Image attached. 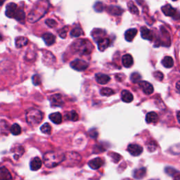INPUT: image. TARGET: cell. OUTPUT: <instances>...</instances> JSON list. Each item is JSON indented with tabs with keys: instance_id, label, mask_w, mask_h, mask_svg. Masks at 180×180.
<instances>
[{
	"instance_id": "obj_52",
	"label": "cell",
	"mask_w": 180,
	"mask_h": 180,
	"mask_svg": "<svg viewBox=\"0 0 180 180\" xmlns=\"http://www.w3.org/2000/svg\"><path fill=\"white\" fill-rule=\"evenodd\" d=\"M151 180H157V179H151Z\"/></svg>"
},
{
	"instance_id": "obj_15",
	"label": "cell",
	"mask_w": 180,
	"mask_h": 180,
	"mask_svg": "<svg viewBox=\"0 0 180 180\" xmlns=\"http://www.w3.org/2000/svg\"><path fill=\"white\" fill-rule=\"evenodd\" d=\"M42 165V162L41 159L38 157H35L32 159L30 166H31V169L32 171H37L41 168Z\"/></svg>"
},
{
	"instance_id": "obj_36",
	"label": "cell",
	"mask_w": 180,
	"mask_h": 180,
	"mask_svg": "<svg viewBox=\"0 0 180 180\" xmlns=\"http://www.w3.org/2000/svg\"><path fill=\"white\" fill-rule=\"evenodd\" d=\"M40 130L42 133L46 134H51L52 132V127L49 123H45L40 127Z\"/></svg>"
},
{
	"instance_id": "obj_46",
	"label": "cell",
	"mask_w": 180,
	"mask_h": 180,
	"mask_svg": "<svg viewBox=\"0 0 180 180\" xmlns=\"http://www.w3.org/2000/svg\"><path fill=\"white\" fill-rule=\"evenodd\" d=\"M89 136L92 137H97V132L96 130H94V132H89Z\"/></svg>"
},
{
	"instance_id": "obj_40",
	"label": "cell",
	"mask_w": 180,
	"mask_h": 180,
	"mask_svg": "<svg viewBox=\"0 0 180 180\" xmlns=\"http://www.w3.org/2000/svg\"><path fill=\"white\" fill-rule=\"evenodd\" d=\"M68 31V28L67 27H65V28H62L61 30H60L59 31V35L61 38H65L67 35V32Z\"/></svg>"
},
{
	"instance_id": "obj_19",
	"label": "cell",
	"mask_w": 180,
	"mask_h": 180,
	"mask_svg": "<svg viewBox=\"0 0 180 180\" xmlns=\"http://www.w3.org/2000/svg\"><path fill=\"white\" fill-rule=\"evenodd\" d=\"M122 65H123L124 67L125 68L131 67L134 64V60H133L132 56L130 54H128V53H127V54H125L122 58Z\"/></svg>"
},
{
	"instance_id": "obj_33",
	"label": "cell",
	"mask_w": 180,
	"mask_h": 180,
	"mask_svg": "<svg viewBox=\"0 0 180 180\" xmlns=\"http://www.w3.org/2000/svg\"><path fill=\"white\" fill-rule=\"evenodd\" d=\"M83 35V31L80 27H77V28H73L70 31V36L73 37H78L80 35Z\"/></svg>"
},
{
	"instance_id": "obj_10",
	"label": "cell",
	"mask_w": 180,
	"mask_h": 180,
	"mask_svg": "<svg viewBox=\"0 0 180 180\" xmlns=\"http://www.w3.org/2000/svg\"><path fill=\"white\" fill-rule=\"evenodd\" d=\"M104 160L101 158H94L88 163L89 166L93 170L99 169L101 167L104 166Z\"/></svg>"
},
{
	"instance_id": "obj_3",
	"label": "cell",
	"mask_w": 180,
	"mask_h": 180,
	"mask_svg": "<svg viewBox=\"0 0 180 180\" xmlns=\"http://www.w3.org/2000/svg\"><path fill=\"white\" fill-rule=\"evenodd\" d=\"M25 118L28 125L31 126H36L42 121L43 113L38 109H31L27 111Z\"/></svg>"
},
{
	"instance_id": "obj_29",
	"label": "cell",
	"mask_w": 180,
	"mask_h": 180,
	"mask_svg": "<svg viewBox=\"0 0 180 180\" xmlns=\"http://www.w3.org/2000/svg\"><path fill=\"white\" fill-rule=\"evenodd\" d=\"M109 12L114 16H120L122 14L123 10L122 9L121 7H113V6H110L109 8Z\"/></svg>"
},
{
	"instance_id": "obj_26",
	"label": "cell",
	"mask_w": 180,
	"mask_h": 180,
	"mask_svg": "<svg viewBox=\"0 0 180 180\" xmlns=\"http://www.w3.org/2000/svg\"><path fill=\"white\" fill-rule=\"evenodd\" d=\"M15 43H16V47L17 48H22L28 44V40L25 37H19L16 39Z\"/></svg>"
},
{
	"instance_id": "obj_6",
	"label": "cell",
	"mask_w": 180,
	"mask_h": 180,
	"mask_svg": "<svg viewBox=\"0 0 180 180\" xmlns=\"http://www.w3.org/2000/svg\"><path fill=\"white\" fill-rule=\"evenodd\" d=\"M89 64L81 59H76L70 63V67L77 71H82L88 68Z\"/></svg>"
},
{
	"instance_id": "obj_41",
	"label": "cell",
	"mask_w": 180,
	"mask_h": 180,
	"mask_svg": "<svg viewBox=\"0 0 180 180\" xmlns=\"http://www.w3.org/2000/svg\"><path fill=\"white\" fill-rule=\"evenodd\" d=\"M104 6L101 2H97L94 4V9L97 12H102V11L104 10Z\"/></svg>"
},
{
	"instance_id": "obj_34",
	"label": "cell",
	"mask_w": 180,
	"mask_h": 180,
	"mask_svg": "<svg viewBox=\"0 0 180 180\" xmlns=\"http://www.w3.org/2000/svg\"><path fill=\"white\" fill-rule=\"evenodd\" d=\"M11 134H13L14 135H19L20 133H21V127H20L19 125L18 124H14L13 125L11 126Z\"/></svg>"
},
{
	"instance_id": "obj_35",
	"label": "cell",
	"mask_w": 180,
	"mask_h": 180,
	"mask_svg": "<svg viewBox=\"0 0 180 180\" xmlns=\"http://www.w3.org/2000/svg\"><path fill=\"white\" fill-rule=\"evenodd\" d=\"M127 6H128V8L130 11L131 12L132 14H136L138 15L139 14V9H138L137 7L135 6V4H134L133 2H130L127 3Z\"/></svg>"
},
{
	"instance_id": "obj_20",
	"label": "cell",
	"mask_w": 180,
	"mask_h": 180,
	"mask_svg": "<svg viewBox=\"0 0 180 180\" xmlns=\"http://www.w3.org/2000/svg\"><path fill=\"white\" fill-rule=\"evenodd\" d=\"M158 121V115L155 112H149L146 115V121L147 123H155Z\"/></svg>"
},
{
	"instance_id": "obj_21",
	"label": "cell",
	"mask_w": 180,
	"mask_h": 180,
	"mask_svg": "<svg viewBox=\"0 0 180 180\" xmlns=\"http://www.w3.org/2000/svg\"><path fill=\"white\" fill-rule=\"evenodd\" d=\"M137 32L138 31L136 28H131L127 30L125 33V40L127 42H132L134 40L135 36L137 35Z\"/></svg>"
},
{
	"instance_id": "obj_2",
	"label": "cell",
	"mask_w": 180,
	"mask_h": 180,
	"mask_svg": "<svg viewBox=\"0 0 180 180\" xmlns=\"http://www.w3.org/2000/svg\"><path fill=\"white\" fill-rule=\"evenodd\" d=\"M65 154L60 152L50 151L44 155V163L47 167H54L64 160Z\"/></svg>"
},
{
	"instance_id": "obj_43",
	"label": "cell",
	"mask_w": 180,
	"mask_h": 180,
	"mask_svg": "<svg viewBox=\"0 0 180 180\" xmlns=\"http://www.w3.org/2000/svg\"><path fill=\"white\" fill-rule=\"evenodd\" d=\"M45 23H46L47 25L50 27V28H54V27L57 25V23L56 22V20L53 19H47L46 20Z\"/></svg>"
},
{
	"instance_id": "obj_48",
	"label": "cell",
	"mask_w": 180,
	"mask_h": 180,
	"mask_svg": "<svg viewBox=\"0 0 180 180\" xmlns=\"http://www.w3.org/2000/svg\"><path fill=\"white\" fill-rule=\"evenodd\" d=\"M177 120H178V121L179 122V111H177Z\"/></svg>"
},
{
	"instance_id": "obj_11",
	"label": "cell",
	"mask_w": 180,
	"mask_h": 180,
	"mask_svg": "<svg viewBox=\"0 0 180 180\" xmlns=\"http://www.w3.org/2000/svg\"><path fill=\"white\" fill-rule=\"evenodd\" d=\"M51 105L53 107L55 106H61L64 104V101L62 100V97L61 94H54L52 95L50 98Z\"/></svg>"
},
{
	"instance_id": "obj_5",
	"label": "cell",
	"mask_w": 180,
	"mask_h": 180,
	"mask_svg": "<svg viewBox=\"0 0 180 180\" xmlns=\"http://www.w3.org/2000/svg\"><path fill=\"white\" fill-rule=\"evenodd\" d=\"M46 14V10L41 7H36L32 10L28 16V20L31 23H35L41 19Z\"/></svg>"
},
{
	"instance_id": "obj_14",
	"label": "cell",
	"mask_w": 180,
	"mask_h": 180,
	"mask_svg": "<svg viewBox=\"0 0 180 180\" xmlns=\"http://www.w3.org/2000/svg\"><path fill=\"white\" fill-rule=\"evenodd\" d=\"M42 39L44 40L45 44H46L47 46H51V45L54 44L56 42L55 36L52 33H49V32L44 33L42 35Z\"/></svg>"
},
{
	"instance_id": "obj_22",
	"label": "cell",
	"mask_w": 180,
	"mask_h": 180,
	"mask_svg": "<svg viewBox=\"0 0 180 180\" xmlns=\"http://www.w3.org/2000/svg\"><path fill=\"white\" fill-rule=\"evenodd\" d=\"M121 98L125 103H130L133 101V95L127 90H123L121 93Z\"/></svg>"
},
{
	"instance_id": "obj_45",
	"label": "cell",
	"mask_w": 180,
	"mask_h": 180,
	"mask_svg": "<svg viewBox=\"0 0 180 180\" xmlns=\"http://www.w3.org/2000/svg\"><path fill=\"white\" fill-rule=\"evenodd\" d=\"M110 156L112 157V158L113 159L114 161H115V162L119 161L120 159H121V155H120L119 154H114V153H113V154L112 155H110Z\"/></svg>"
},
{
	"instance_id": "obj_17",
	"label": "cell",
	"mask_w": 180,
	"mask_h": 180,
	"mask_svg": "<svg viewBox=\"0 0 180 180\" xmlns=\"http://www.w3.org/2000/svg\"><path fill=\"white\" fill-rule=\"evenodd\" d=\"M0 180H13L11 172L6 167H0Z\"/></svg>"
},
{
	"instance_id": "obj_27",
	"label": "cell",
	"mask_w": 180,
	"mask_h": 180,
	"mask_svg": "<svg viewBox=\"0 0 180 180\" xmlns=\"http://www.w3.org/2000/svg\"><path fill=\"white\" fill-rule=\"evenodd\" d=\"M162 64L163 66L166 68H170L173 66L174 61L173 59L171 56H166L162 60Z\"/></svg>"
},
{
	"instance_id": "obj_32",
	"label": "cell",
	"mask_w": 180,
	"mask_h": 180,
	"mask_svg": "<svg viewBox=\"0 0 180 180\" xmlns=\"http://www.w3.org/2000/svg\"><path fill=\"white\" fill-rule=\"evenodd\" d=\"M44 58L48 59V61H47L46 64L48 65H52L56 61V58L54 57L52 53L49 52H46L44 54Z\"/></svg>"
},
{
	"instance_id": "obj_50",
	"label": "cell",
	"mask_w": 180,
	"mask_h": 180,
	"mask_svg": "<svg viewBox=\"0 0 180 180\" xmlns=\"http://www.w3.org/2000/svg\"><path fill=\"white\" fill-rule=\"evenodd\" d=\"M4 4V2H2V1H0V7H1V6Z\"/></svg>"
},
{
	"instance_id": "obj_51",
	"label": "cell",
	"mask_w": 180,
	"mask_h": 180,
	"mask_svg": "<svg viewBox=\"0 0 180 180\" xmlns=\"http://www.w3.org/2000/svg\"><path fill=\"white\" fill-rule=\"evenodd\" d=\"M124 180H132V179H124Z\"/></svg>"
},
{
	"instance_id": "obj_39",
	"label": "cell",
	"mask_w": 180,
	"mask_h": 180,
	"mask_svg": "<svg viewBox=\"0 0 180 180\" xmlns=\"http://www.w3.org/2000/svg\"><path fill=\"white\" fill-rule=\"evenodd\" d=\"M32 83H33L34 85L36 86H37L41 84L40 77L38 75H35V76H32Z\"/></svg>"
},
{
	"instance_id": "obj_24",
	"label": "cell",
	"mask_w": 180,
	"mask_h": 180,
	"mask_svg": "<svg viewBox=\"0 0 180 180\" xmlns=\"http://www.w3.org/2000/svg\"><path fill=\"white\" fill-rule=\"evenodd\" d=\"M146 173V170L145 167H141L134 171L133 177L137 179H141L144 177Z\"/></svg>"
},
{
	"instance_id": "obj_25",
	"label": "cell",
	"mask_w": 180,
	"mask_h": 180,
	"mask_svg": "<svg viewBox=\"0 0 180 180\" xmlns=\"http://www.w3.org/2000/svg\"><path fill=\"white\" fill-rule=\"evenodd\" d=\"M49 119L51 120V121L53 122V123L60 124L62 122V115L59 112L53 113L49 115Z\"/></svg>"
},
{
	"instance_id": "obj_9",
	"label": "cell",
	"mask_w": 180,
	"mask_h": 180,
	"mask_svg": "<svg viewBox=\"0 0 180 180\" xmlns=\"http://www.w3.org/2000/svg\"><path fill=\"white\" fill-rule=\"evenodd\" d=\"M139 85L140 88L142 89V91L144 94L150 95L154 92V87L149 82H146V81H141V82H139Z\"/></svg>"
},
{
	"instance_id": "obj_1",
	"label": "cell",
	"mask_w": 180,
	"mask_h": 180,
	"mask_svg": "<svg viewBox=\"0 0 180 180\" xmlns=\"http://www.w3.org/2000/svg\"><path fill=\"white\" fill-rule=\"evenodd\" d=\"M71 47L75 53L80 55H89L94 49L91 42L87 39H79L76 40L72 44Z\"/></svg>"
},
{
	"instance_id": "obj_13",
	"label": "cell",
	"mask_w": 180,
	"mask_h": 180,
	"mask_svg": "<svg viewBox=\"0 0 180 180\" xmlns=\"http://www.w3.org/2000/svg\"><path fill=\"white\" fill-rule=\"evenodd\" d=\"M98 48V49L101 52H104V50H106L108 47L110 46V40L109 38H102L101 40L97 41Z\"/></svg>"
},
{
	"instance_id": "obj_31",
	"label": "cell",
	"mask_w": 180,
	"mask_h": 180,
	"mask_svg": "<svg viewBox=\"0 0 180 180\" xmlns=\"http://www.w3.org/2000/svg\"><path fill=\"white\" fill-rule=\"evenodd\" d=\"M166 172L167 174V175L170 176H172L174 177H176L177 179V180H179V172L177 170H175V168L171 167H167L166 168Z\"/></svg>"
},
{
	"instance_id": "obj_4",
	"label": "cell",
	"mask_w": 180,
	"mask_h": 180,
	"mask_svg": "<svg viewBox=\"0 0 180 180\" xmlns=\"http://www.w3.org/2000/svg\"><path fill=\"white\" fill-rule=\"evenodd\" d=\"M81 156L77 153H68L64 155V160L63 162L65 163V166H74L80 163Z\"/></svg>"
},
{
	"instance_id": "obj_28",
	"label": "cell",
	"mask_w": 180,
	"mask_h": 180,
	"mask_svg": "<svg viewBox=\"0 0 180 180\" xmlns=\"http://www.w3.org/2000/svg\"><path fill=\"white\" fill-rule=\"evenodd\" d=\"M14 19L19 22H23L24 20L25 19V14L22 8H18V11L16 12V16H15Z\"/></svg>"
},
{
	"instance_id": "obj_12",
	"label": "cell",
	"mask_w": 180,
	"mask_h": 180,
	"mask_svg": "<svg viewBox=\"0 0 180 180\" xmlns=\"http://www.w3.org/2000/svg\"><path fill=\"white\" fill-rule=\"evenodd\" d=\"M162 11H163V14L167 16H175L177 14V9L175 8H173L170 4H167L161 8Z\"/></svg>"
},
{
	"instance_id": "obj_16",
	"label": "cell",
	"mask_w": 180,
	"mask_h": 180,
	"mask_svg": "<svg viewBox=\"0 0 180 180\" xmlns=\"http://www.w3.org/2000/svg\"><path fill=\"white\" fill-rule=\"evenodd\" d=\"M96 80L98 83L101 84V85H106L110 80V77L103 73H97L95 76Z\"/></svg>"
},
{
	"instance_id": "obj_30",
	"label": "cell",
	"mask_w": 180,
	"mask_h": 180,
	"mask_svg": "<svg viewBox=\"0 0 180 180\" xmlns=\"http://www.w3.org/2000/svg\"><path fill=\"white\" fill-rule=\"evenodd\" d=\"M65 118L66 120H68V121H77V120H78L79 117L78 115H77V113L75 111V110H71V111L65 114Z\"/></svg>"
},
{
	"instance_id": "obj_18",
	"label": "cell",
	"mask_w": 180,
	"mask_h": 180,
	"mask_svg": "<svg viewBox=\"0 0 180 180\" xmlns=\"http://www.w3.org/2000/svg\"><path fill=\"white\" fill-rule=\"evenodd\" d=\"M141 35H142V37L143 39L149 41H152L153 38H154L152 32L146 27H142L141 28Z\"/></svg>"
},
{
	"instance_id": "obj_38",
	"label": "cell",
	"mask_w": 180,
	"mask_h": 180,
	"mask_svg": "<svg viewBox=\"0 0 180 180\" xmlns=\"http://www.w3.org/2000/svg\"><path fill=\"white\" fill-rule=\"evenodd\" d=\"M100 94L103 96H110L114 94V91L110 88H103L101 89Z\"/></svg>"
},
{
	"instance_id": "obj_23",
	"label": "cell",
	"mask_w": 180,
	"mask_h": 180,
	"mask_svg": "<svg viewBox=\"0 0 180 180\" xmlns=\"http://www.w3.org/2000/svg\"><path fill=\"white\" fill-rule=\"evenodd\" d=\"M105 35H106V32L101 29H94L92 32V37L97 41H98L101 39L104 38Z\"/></svg>"
},
{
	"instance_id": "obj_37",
	"label": "cell",
	"mask_w": 180,
	"mask_h": 180,
	"mask_svg": "<svg viewBox=\"0 0 180 180\" xmlns=\"http://www.w3.org/2000/svg\"><path fill=\"white\" fill-rule=\"evenodd\" d=\"M141 78H142V76H141V75L138 73H133L130 76L131 81L133 83L139 82L140 80H141Z\"/></svg>"
},
{
	"instance_id": "obj_44",
	"label": "cell",
	"mask_w": 180,
	"mask_h": 180,
	"mask_svg": "<svg viewBox=\"0 0 180 180\" xmlns=\"http://www.w3.org/2000/svg\"><path fill=\"white\" fill-rule=\"evenodd\" d=\"M156 148H157V146L154 142H152L148 144V150L150 152H153V151H155Z\"/></svg>"
},
{
	"instance_id": "obj_7",
	"label": "cell",
	"mask_w": 180,
	"mask_h": 180,
	"mask_svg": "<svg viewBox=\"0 0 180 180\" xmlns=\"http://www.w3.org/2000/svg\"><path fill=\"white\" fill-rule=\"evenodd\" d=\"M18 8H19V7H18L17 4H15V3L11 2L8 4L7 5V7H6V16L10 18V19H14L18 11Z\"/></svg>"
},
{
	"instance_id": "obj_8",
	"label": "cell",
	"mask_w": 180,
	"mask_h": 180,
	"mask_svg": "<svg viewBox=\"0 0 180 180\" xmlns=\"http://www.w3.org/2000/svg\"><path fill=\"white\" fill-rule=\"evenodd\" d=\"M127 151L133 156H139L143 152V148L136 143H131L127 147Z\"/></svg>"
},
{
	"instance_id": "obj_42",
	"label": "cell",
	"mask_w": 180,
	"mask_h": 180,
	"mask_svg": "<svg viewBox=\"0 0 180 180\" xmlns=\"http://www.w3.org/2000/svg\"><path fill=\"white\" fill-rule=\"evenodd\" d=\"M154 77H155V79L159 80V81H162L164 78L163 74L160 71H155V72H154Z\"/></svg>"
},
{
	"instance_id": "obj_47",
	"label": "cell",
	"mask_w": 180,
	"mask_h": 180,
	"mask_svg": "<svg viewBox=\"0 0 180 180\" xmlns=\"http://www.w3.org/2000/svg\"><path fill=\"white\" fill-rule=\"evenodd\" d=\"M177 92H179V82L178 81L177 83Z\"/></svg>"
},
{
	"instance_id": "obj_49",
	"label": "cell",
	"mask_w": 180,
	"mask_h": 180,
	"mask_svg": "<svg viewBox=\"0 0 180 180\" xmlns=\"http://www.w3.org/2000/svg\"><path fill=\"white\" fill-rule=\"evenodd\" d=\"M2 40H3V36L0 34V41H2Z\"/></svg>"
}]
</instances>
